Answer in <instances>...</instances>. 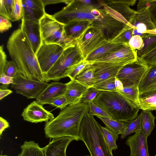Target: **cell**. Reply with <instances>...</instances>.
I'll return each mask as SVG.
<instances>
[{
    "mask_svg": "<svg viewBox=\"0 0 156 156\" xmlns=\"http://www.w3.org/2000/svg\"><path fill=\"white\" fill-rule=\"evenodd\" d=\"M6 47L11 58L17 65L19 73L30 79L45 81L28 38L21 28L12 34Z\"/></svg>",
    "mask_w": 156,
    "mask_h": 156,
    "instance_id": "cell-1",
    "label": "cell"
},
{
    "mask_svg": "<svg viewBox=\"0 0 156 156\" xmlns=\"http://www.w3.org/2000/svg\"><path fill=\"white\" fill-rule=\"evenodd\" d=\"M88 109V104L80 102L61 110L56 117L46 123L45 136L53 139L69 137L80 140V126Z\"/></svg>",
    "mask_w": 156,
    "mask_h": 156,
    "instance_id": "cell-2",
    "label": "cell"
},
{
    "mask_svg": "<svg viewBox=\"0 0 156 156\" xmlns=\"http://www.w3.org/2000/svg\"><path fill=\"white\" fill-rule=\"evenodd\" d=\"M93 102L112 119L124 122L136 119L140 109L116 91H101Z\"/></svg>",
    "mask_w": 156,
    "mask_h": 156,
    "instance_id": "cell-3",
    "label": "cell"
},
{
    "mask_svg": "<svg viewBox=\"0 0 156 156\" xmlns=\"http://www.w3.org/2000/svg\"><path fill=\"white\" fill-rule=\"evenodd\" d=\"M80 136L91 156H113L105 140L101 126L88 112L82 121Z\"/></svg>",
    "mask_w": 156,
    "mask_h": 156,
    "instance_id": "cell-4",
    "label": "cell"
},
{
    "mask_svg": "<svg viewBox=\"0 0 156 156\" xmlns=\"http://www.w3.org/2000/svg\"><path fill=\"white\" fill-rule=\"evenodd\" d=\"M84 58L78 43L65 49L57 61L45 76V81H58L67 77Z\"/></svg>",
    "mask_w": 156,
    "mask_h": 156,
    "instance_id": "cell-5",
    "label": "cell"
},
{
    "mask_svg": "<svg viewBox=\"0 0 156 156\" xmlns=\"http://www.w3.org/2000/svg\"><path fill=\"white\" fill-rule=\"evenodd\" d=\"M39 24L43 43L59 44L64 49L78 43L66 35L64 25L46 13L40 20Z\"/></svg>",
    "mask_w": 156,
    "mask_h": 156,
    "instance_id": "cell-6",
    "label": "cell"
},
{
    "mask_svg": "<svg viewBox=\"0 0 156 156\" xmlns=\"http://www.w3.org/2000/svg\"><path fill=\"white\" fill-rule=\"evenodd\" d=\"M149 68V66L138 57L136 61L122 68L116 77L122 82L124 87L139 86Z\"/></svg>",
    "mask_w": 156,
    "mask_h": 156,
    "instance_id": "cell-7",
    "label": "cell"
},
{
    "mask_svg": "<svg viewBox=\"0 0 156 156\" xmlns=\"http://www.w3.org/2000/svg\"><path fill=\"white\" fill-rule=\"evenodd\" d=\"M11 87L16 93L22 95L27 99H36L42 90L48 85L45 81L32 80L23 76L18 72L14 78Z\"/></svg>",
    "mask_w": 156,
    "mask_h": 156,
    "instance_id": "cell-8",
    "label": "cell"
},
{
    "mask_svg": "<svg viewBox=\"0 0 156 156\" xmlns=\"http://www.w3.org/2000/svg\"><path fill=\"white\" fill-rule=\"evenodd\" d=\"M64 48L58 44L43 43L36 55L42 73H48L63 52Z\"/></svg>",
    "mask_w": 156,
    "mask_h": 156,
    "instance_id": "cell-9",
    "label": "cell"
},
{
    "mask_svg": "<svg viewBox=\"0 0 156 156\" xmlns=\"http://www.w3.org/2000/svg\"><path fill=\"white\" fill-rule=\"evenodd\" d=\"M100 30L91 28L87 32L78 44L82 52L84 60L92 52L108 42Z\"/></svg>",
    "mask_w": 156,
    "mask_h": 156,
    "instance_id": "cell-10",
    "label": "cell"
},
{
    "mask_svg": "<svg viewBox=\"0 0 156 156\" xmlns=\"http://www.w3.org/2000/svg\"><path fill=\"white\" fill-rule=\"evenodd\" d=\"M137 58V51L131 48L128 44H125L115 51L90 64L105 62L119 64L126 66L136 61Z\"/></svg>",
    "mask_w": 156,
    "mask_h": 156,
    "instance_id": "cell-11",
    "label": "cell"
},
{
    "mask_svg": "<svg viewBox=\"0 0 156 156\" xmlns=\"http://www.w3.org/2000/svg\"><path fill=\"white\" fill-rule=\"evenodd\" d=\"M129 23L133 28V35L143 37L147 30L156 29V25L152 20L149 9H144L136 12Z\"/></svg>",
    "mask_w": 156,
    "mask_h": 156,
    "instance_id": "cell-12",
    "label": "cell"
},
{
    "mask_svg": "<svg viewBox=\"0 0 156 156\" xmlns=\"http://www.w3.org/2000/svg\"><path fill=\"white\" fill-rule=\"evenodd\" d=\"M21 115L23 120L32 123L47 122L55 117L53 114L46 110L43 105L34 101L23 109Z\"/></svg>",
    "mask_w": 156,
    "mask_h": 156,
    "instance_id": "cell-13",
    "label": "cell"
},
{
    "mask_svg": "<svg viewBox=\"0 0 156 156\" xmlns=\"http://www.w3.org/2000/svg\"><path fill=\"white\" fill-rule=\"evenodd\" d=\"M147 138L142 129L127 138L125 143L130 148V156H150Z\"/></svg>",
    "mask_w": 156,
    "mask_h": 156,
    "instance_id": "cell-14",
    "label": "cell"
},
{
    "mask_svg": "<svg viewBox=\"0 0 156 156\" xmlns=\"http://www.w3.org/2000/svg\"><path fill=\"white\" fill-rule=\"evenodd\" d=\"M94 69L95 84L106 79L115 77L124 66L119 64L98 62L90 64Z\"/></svg>",
    "mask_w": 156,
    "mask_h": 156,
    "instance_id": "cell-15",
    "label": "cell"
},
{
    "mask_svg": "<svg viewBox=\"0 0 156 156\" xmlns=\"http://www.w3.org/2000/svg\"><path fill=\"white\" fill-rule=\"evenodd\" d=\"M24 20L39 23L46 12L42 0H23Z\"/></svg>",
    "mask_w": 156,
    "mask_h": 156,
    "instance_id": "cell-16",
    "label": "cell"
},
{
    "mask_svg": "<svg viewBox=\"0 0 156 156\" xmlns=\"http://www.w3.org/2000/svg\"><path fill=\"white\" fill-rule=\"evenodd\" d=\"M25 33L36 55L43 43L39 23L21 19L20 28Z\"/></svg>",
    "mask_w": 156,
    "mask_h": 156,
    "instance_id": "cell-17",
    "label": "cell"
},
{
    "mask_svg": "<svg viewBox=\"0 0 156 156\" xmlns=\"http://www.w3.org/2000/svg\"><path fill=\"white\" fill-rule=\"evenodd\" d=\"M66 87V83L56 81L52 82L40 94L36 101L42 105L49 104L54 98L64 94Z\"/></svg>",
    "mask_w": 156,
    "mask_h": 156,
    "instance_id": "cell-18",
    "label": "cell"
},
{
    "mask_svg": "<svg viewBox=\"0 0 156 156\" xmlns=\"http://www.w3.org/2000/svg\"><path fill=\"white\" fill-rule=\"evenodd\" d=\"M66 84L64 94L69 105H73L80 103L82 97L89 87L74 79L71 80Z\"/></svg>",
    "mask_w": 156,
    "mask_h": 156,
    "instance_id": "cell-19",
    "label": "cell"
},
{
    "mask_svg": "<svg viewBox=\"0 0 156 156\" xmlns=\"http://www.w3.org/2000/svg\"><path fill=\"white\" fill-rule=\"evenodd\" d=\"M73 140L74 138L69 137L53 139L44 147V156H66L67 147Z\"/></svg>",
    "mask_w": 156,
    "mask_h": 156,
    "instance_id": "cell-20",
    "label": "cell"
},
{
    "mask_svg": "<svg viewBox=\"0 0 156 156\" xmlns=\"http://www.w3.org/2000/svg\"><path fill=\"white\" fill-rule=\"evenodd\" d=\"M91 28V23L88 21L74 22L64 26L67 36L77 43L83 39L87 31Z\"/></svg>",
    "mask_w": 156,
    "mask_h": 156,
    "instance_id": "cell-21",
    "label": "cell"
},
{
    "mask_svg": "<svg viewBox=\"0 0 156 156\" xmlns=\"http://www.w3.org/2000/svg\"><path fill=\"white\" fill-rule=\"evenodd\" d=\"M109 2L107 5L119 13L129 23L136 12V11L130 7L136 4V0L109 1Z\"/></svg>",
    "mask_w": 156,
    "mask_h": 156,
    "instance_id": "cell-22",
    "label": "cell"
},
{
    "mask_svg": "<svg viewBox=\"0 0 156 156\" xmlns=\"http://www.w3.org/2000/svg\"><path fill=\"white\" fill-rule=\"evenodd\" d=\"M125 44L109 41L91 53L84 60L89 64L109 55L120 49Z\"/></svg>",
    "mask_w": 156,
    "mask_h": 156,
    "instance_id": "cell-23",
    "label": "cell"
},
{
    "mask_svg": "<svg viewBox=\"0 0 156 156\" xmlns=\"http://www.w3.org/2000/svg\"><path fill=\"white\" fill-rule=\"evenodd\" d=\"M138 107L142 110H156V89L140 94Z\"/></svg>",
    "mask_w": 156,
    "mask_h": 156,
    "instance_id": "cell-24",
    "label": "cell"
},
{
    "mask_svg": "<svg viewBox=\"0 0 156 156\" xmlns=\"http://www.w3.org/2000/svg\"><path fill=\"white\" fill-rule=\"evenodd\" d=\"M21 151L18 156H44V147L33 141L24 142L21 146Z\"/></svg>",
    "mask_w": 156,
    "mask_h": 156,
    "instance_id": "cell-25",
    "label": "cell"
},
{
    "mask_svg": "<svg viewBox=\"0 0 156 156\" xmlns=\"http://www.w3.org/2000/svg\"><path fill=\"white\" fill-rule=\"evenodd\" d=\"M74 80L88 87L95 84L94 69L92 64H88L75 77Z\"/></svg>",
    "mask_w": 156,
    "mask_h": 156,
    "instance_id": "cell-26",
    "label": "cell"
},
{
    "mask_svg": "<svg viewBox=\"0 0 156 156\" xmlns=\"http://www.w3.org/2000/svg\"><path fill=\"white\" fill-rule=\"evenodd\" d=\"M156 84V64L149 68L139 85L140 94Z\"/></svg>",
    "mask_w": 156,
    "mask_h": 156,
    "instance_id": "cell-27",
    "label": "cell"
},
{
    "mask_svg": "<svg viewBox=\"0 0 156 156\" xmlns=\"http://www.w3.org/2000/svg\"><path fill=\"white\" fill-rule=\"evenodd\" d=\"M117 92L128 101L138 106L140 98L138 86L134 85L125 87L122 90Z\"/></svg>",
    "mask_w": 156,
    "mask_h": 156,
    "instance_id": "cell-28",
    "label": "cell"
},
{
    "mask_svg": "<svg viewBox=\"0 0 156 156\" xmlns=\"http://www.w3.org/2000/svg\"><path fill=\"white\" fill-rule=\"evenodd\" d=\"M140 113L143 129L148 137L155 126L154 122L156 117L150 111L142 110Z\"/></svg>",
    "mask_w": 156,
    "mask_h": 156,
    "instance_id": "cell-29",
    "label": "cell"
},
{
    "mask_svg": "<svg viewBox=\"0 0 156 156\" xmlns=\"http://www.w3.org/2000/svg\"><path fill=\"white\" fill-rule=\"evenodd\" d=\"M124 122L126 126L123 132L121 134L122 139H123L130 134L143 129L141 113L135 119Z\"/></svg>",
    "mask_w": 156,
    "mask_h": 156,
    "instance_id": "cell-30",
    "label": "cell"
},
{
    "mask_svg": "<svg viewBox=\"0 0 156 156\" xmlns=\"http://www.w3.org/2000/svg\"><path fill=\"white\" fill-rule=\"evenodd\" d=\"M96 116L103 122L106 127L118 135H121L125 128L126 125L124 122L116 120L112 118Z\"/></svg>",
    "mask_w": 156,
    "mask_h": 156,
    "instance_id": "cell-31",
    "label": "cell"
},
{
    "mask_svg": "<svg viewBox=\"0 0 156 156\" xmlns=\"http://www.w3.org/2000/svg\"><path fill=\"white\" fill-rule=\"evenodd\" d=\"M142 37L144 45L142 49L137 51L138 57L142 56L156 47V34H145Z\"/></svg>",
    "mask_w": 156,
    "mask_h": 156,
    "instance_id": "cell-32",
    "label": "cell"
},
{
    "mask_svg": "<svg viewBox=\"0 0 156 156\" xmlns=\"http://www.w3.org/2000/svg\"><path fill=\"white\" fill-rule=\"evenodd\" d=\"M133 27L126 25L110 41L115 43L128 44L130 39L133 35Z\"/></svg>",
    "mask_w": 156,
    "mask_h": 156,
    "instance_id": "cell-33",
    "label": "cell"
},
{
    "mask_svg": "<svg viewBox=\"0 0 156 156\" xmlns=\"http://www.w3.org/2000/svg\"><path fill=\"white\" fill-rule=\"evenodd\" d=\"M101 129L105 140L110 150H116L118 146L116 142L118 139L119 135L113 132L106 127L101 126Z\"/></svg>",
    "mask_w": 156,
    "mask_h": 156,
    "instance_id": "cell-34",
    "label": "cell"
},
{
    "mask_svg": "<svg viewBox=\"0 0 156 156\" xmlns=\"http://www.w3.org/2000/svg\"><path fill=\"white\" fill-rule=\"evenodd\" d=\"M14 4V0H0V15L10 20Z\"/></svg>",
    "mask_w": 156,
    "mask_h": 156,
    "instance_id": "cell-35",
    "label": "cell"
},
{
    "mask_svg": "<svg viewBox=\"0 0 156 156\" xmlns=\"http://www.w3.org/2000/svg\"><path fill=\"white\" fill-rule=\"evenodd\" d=\"M115 77H112L94 85L93 87L100 91H116L115 85Z\"/></svg>",
    "mask_w": 156,
    "mask_h": 156,
    "instance_id": "cell-36",
    "label": "cell"
},
{
    "mask_svg": "<svg viewBox=\"0 0 156 156\" xmlns=\"http://www.w3.org/2000/svg\"><path fill=\"white\" fill-rule=\"evenodd\" d=\"M23 8L22 0H14V7L10 20L14 22L22 19Z\"/></svg>",
    "mask_w": 156,
    "mask_h": 156,
    "instance_id": "cell-37",
    "label": "cell"
},
{
    "mask_svg": "<svg viewBox=\"0 0 156 156\" xmlns=\"http://www.w3.org/2000/svg\"><path fill=\"white\" fill-rule=\"evenodd\" d=\"M88 112L90 115L103 117L112 119V117L104 110L96 105L93 102L88 104Z\"/></svg>",
    "mask_w": 156,
    "mask_h": 156,
    "instance_id": "cell-38",
    "label": "cell"
},
{
    "mask_svg": "<svg viewBox=\"0 0 156 156\" xmlns=\"http://www.w3.org/2000/svg\"><path fill=\"white\" fill-rule=\"evenodd\" d=\"M100 91L97 90L93 87H89L83 94L80 102L88 104L93 102Z\"/></svg>",
    "mask_w": 156,
    "mask_h": 156,
    "instance_id": "cell-39",
    "label": "cell"
},
{
    "mask_svg": "<svg viewBox=\"0 0 156 156\" xmlns=\"http://www.w3.org/2000/svg\"><path fill=\"white\" fill-rule=\"evenodd\" d=\"M18 72L16 63L13 61H7L5 66L3 73L6 75L15 77Z\"/></svg>",
    "mask_w": 156,
    "mask_h": 156,
    "instance_id": "cell-40",
    "label": "cell"
},
{
    "mask_svg": "<svg viewBox=\"0 0 156 156\" xmlns=\"http://www.w3.org/2000/svg\"><path fill=\"white\" fill-rule=\"evenodd\" d=\"M139 57L149 66L156 64V47Z\"/></svg>",
    "mask_w": 156,
    "mask_h": 156,
    "instance_id": "cell-41",
    "label": "cell"
},
{
    "mask_svg": "<svg viewBox=\"0 0 156 156\" xmlns=\"http://www.w3.org/2000/svg\"><path fill=\"white\" fill-rule=\"evenodd\" d=\"M49 105L58 108L62 110L69 105L67 99L64 94L61 95L53 99Z\"/></svg>",
    "mask_w": 156,
    "mask_h": 156,
    "instance_id": "cell-42",
    "label": "cell"
},
{
    "mask_svg": "<svg viewBox=\"0 0 156 156\" xmlns=\"http://www.w3.org/2000/svg\"><path fill=\"white\" fill-rule=\"evenodd\" d=\"M128 44L132 49L137 51L142 48L144 42L142 37L139 35H133L130 39Z\"/></svg>",
    "mask_w": 156,
    "mask_h": 156,
    "instance_id": "cell-43",
    "label": "cell"
},
{
    "mask_svg": "<svg viewBox=\"0 0 156 156\" xmlns=\"http://www.w3.org/2000/svg\"><path fill=\"white\" fill-rule=\"evenodd\" d=\"M89 64L87 62L83 60L68 75L67 77L71 80H74L76 76Z\"/></svg>",
    "mask_w": 156,
    "mask_h": 156,
    "instance_id": "cell-44",
    "label": "cell"
},
{
    "mask_svg": "<svg viewBox=\"0 0 156 156\" xmlns=\"http://www.w3.org/2000/svg\"><path fill=\"white\" fill-rule=\"evenodd\" d=\"M156 3V0H140L137 5V11L144 9H149Z\"/></svg>",
    "mask_w": 156,
    "mask_h": 156,
    "instance_id": "cell-45",
    "label": "cell"
},
{
    "mask_svg": "<svg viewBox=\"0 0 156 156\" xmlns=\"http://www.w3.org/2000/svg\"><path fill=\"white\" fill-rule=\"evenodd\" d=\"M0 32L2 33L8 30L12 27V24L9 20L0 15Z\"/></svg>",
    "mask_w": 156,
    "mask_h": 156,
    "instance_id": "cell-46",
    "label": "cell"
},
{
    "mask_svg": "<svg viewBox=\"0 0 156 156\" xmlns=\"http://www.w3.org/2000/svg\"><path fill=\"white\" fill-rule=\"evenodd\" d=\"M7 56L3 50V45L0 47V74L3 73L4 68L7 62Z\"/></svg>",
    "mask_w": 156,
    "mask_h": 156,
    "instance_id": "cell-47",
    "label": "cell"
},
{
    "mask_svg": "<svg viewBox=\"0 0 156 156\" xmlns=\"http://www.w3.org/2000/svg\"><path fill=\"white\" fill-rule=\"evenodd\" d=\"M0 76V83L3 85H8L12 84L14 82L13 77L8 76L4 73H2Z\"/></svg>",
    "mask_w": 156,
    "mask_h": 156,
    "instance_id": "cell-48",
    "label": "cell"
},
{
    "mask_svg": "<svg viewBox=\"0 0 156 156\" xmlns=\"http://www.w3.org/2000/svg\"><path fill=\"white\" fill-rule=\"evenodd\" d=\"M9 127V123L5 119L2 117H0V136L6 128Z\"/></svg>",
    "mask_w": 156,
    "mask_h": 156,
    "instance_id": "cell-49",
    "label": "cell"
},
{
    "mask_svg": "<svg viewBox=\"0 0 156 156\" xmlns=\"http://www.w3.org/2000/svg\"><path fill=\"white\" fill-rule=\"evenodd\" d=\"M151 19L156 25V3L149 9Z\"/></svg>",
    "mask_w": 156,
    "mask_h": 156,
    "instance_id": "cell-50",
    "label": "cell"
},
{
    "mask_svg": "<svg viewBox=\"0 0 156 156\" xmlns=\"http://www.w3.org/2000/svg\"><path fill=\"white\" fill-rule=\"evenodd\" d=\"M13 93V91L9 89H0V100H1L7 96Z\"/></svg>",
    "mask_w": 156,
    "mask_h": 156,
    "instance_id": "cell-51",
    "label": "cell"
},
{
    "mask_svg": "<svg viewBox=\"0 0 156 156\" xmlns=\"http://www.w3.org/2000/svg\"><path fill=\"white\" fill-rule=\"evenodd\" d=\"M115 85L116 92L122 90L124 88L122 82L116 77H115Z\"/></svg>",
    "mask_w": 156,
    "mask_h": 156,
    "instance_id": "cell-52",
    "label": "cell"
},
{
    "mask_svg": "<svg viewBox=\"0 0 156 156\" xmlns=\"http://www.w3.org/2000/svg\"><path fill=\"white\" fill-rule=\"evenodd\" d=\"M69 0H43L42 1L44 4V6L47 5L52 4L58 3L60 2L66 3L67 4Z\"/></svg>",
    "mask_w": 156,
    "mask_h": 156,
    "instance_id": "cell-53",
    "label": "cell"
},
{
    "mask_svg": "<svg viewBox=\"0 0 156 156\" xmlns=\"http://www.w3.org/2000/svg\"><path fill=\"white\" fill-rule=\"evenodd\" d=\"M145 34H156V29L151 30L147 31Z\"/></svg>",
    "mask_w": 156,
    "mask_h": 156,
    "instance_id": "cell-54",
    "label": "cell"
},
{
    "mask_svg": "<svg viewBox=\"0 0 156 156\" xmlns=\"http://www.w3.org/2000/svg\"><path fill=\"white\" fill-rule=\"evenodd\" d=\"M156 89V84L151 86L146 90H150ZM146 91V90H145Z\"/></svg>",
    "mask_w": 156,
    "mask_h": 156,
    "instance_id": "cell-55",
    "label": "cell"
},
{
    "mask_svg": "<svg viewBox=\"0 0 156 156\" xmlns=\"http://www.w3.org/2000/svg\"><path fill=\"white\" fill-rule=\"evenodd\" d=\"M0 156H8L6 155H1Z\"/></svg>",
    "mask_w": 156,
    "mask_h": 156,
    "instance_id": "cell-56",
    "label": "cell"
},
{
    "mask_svg": "<svg viewBox=\"0 0 156 156\" xmlns=\"http://www.w3.org/2000/svg\"><path fill=\"white\" fill-rule=\"evenodd\" d=\"M91 156L90 155H86V156Z\"/></svg>",
    "mask_w": 156,
    "mask_h": 156,
    "instance_id": "cell-57",
    "label": "cell"
},
{
    "mask_svg": "<svg viewBox=\"0 0 156 156\" xmlns=\"http://www.w3.org/2000/svg\"><path fill=\"white\" fill-rule=\"evenodd\" d=\"M155 156H156V154L155 155Z\"/></svg>",
    "mask_w": 156,
    "mask_h": 156,
    "instance_id": "cell-58",
    "label": "cell"
}]
</instances>
